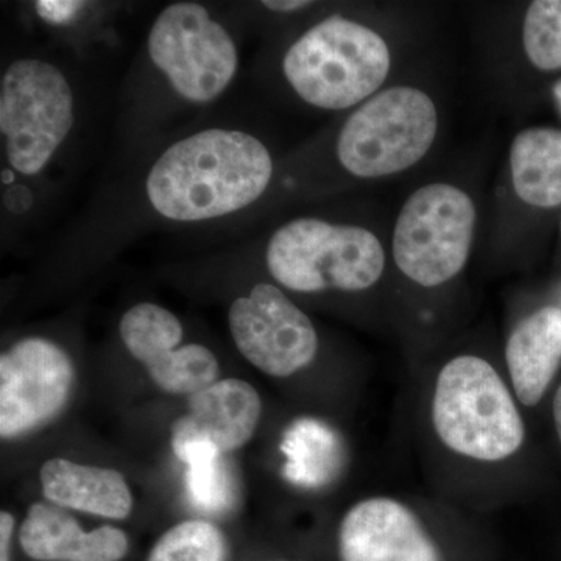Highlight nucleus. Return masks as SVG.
Returning <instances> with one entry per match:
<instances>
[{
    "instance_id": "1a4fd4ad",
    "label": "nucleus",
    "mask_w": 561,
    "mask_h": 561,
    "mask_svg": "<svg viewBox=\"0 0 561 561\" xmlns=\"http://www.w3.org/2000/svg\"><path fill=\"white\" fill-rule=\"evenodd\" d=\"M232 341L251 365L275 378L308 367L319 351L311 319L273 284H256L228 311Z\"/></svg>"
},
{
    "instance_id": "0eeeda50",
    "label": "nucleus",
    "mask_w": 561,
    "mask_h": 561,
    "mask_svg": "<svg viewBox=\"0 0 561 561\" xmlns=\"http://www.w3.org/2000/svg\"><path fill=\"white\" fill-rule=\"evenodd\" d=\"M147 51L172 90L201 105L219 99L239 69V50L230 32L197 2L165 7L151 25Z\"/></svg>"
},
{
    "instance_id": "9b49d317",
    "label": "nucleus",
    "mask_w": 561,
    "mask_h": 561,
    "mask_svg": "<svg viewBox=\"0 0 561 561\" xmlns=\"http://www.w3.org/2000/svg\"><path fill=\"white\" fill-rule=\"evenodd\" d=\"M122 342L128 353L146 365L153 382L172 394L197 393L219 376L213 351L198 343L181 346L183 327L179 317L153 302H139L122 317Z\"/></svg>"
},
{
    "instance_id": "f3484780",
    "label": "nucleus",
    "mask_w": 561,
    "mask_h": 561,
    "mask_svg": "<svg viewBox=\"0 0 561 561\" xmlns=\"http://www.w3.org/2000/svg\"><path fill=\"white\" fill-rule=\"evenodd\" d=\"M513 186L527 205H561V130L529 128L512 144Z\"/></svg>"
},
{
    "instance_id": "ddd939ff",
    "label": "nucleus",
    "mask_w": 561,
    "mask_h": 561,
    "mask_svg": "<svg viewBox=\"0 0 561 561\" xmlns=\"http://www.w3.org/2000/svg\"><path fill=\"white\" fill-rule=\"evenodd\" d=\"M260 394L242 379H221L190 397V411L172 424L171 445L179 453L208 443L221 454L242 448L260 424Z\"/></svg>"
},
{
    "instance_id": "4468645a",
    "label": "nucleus",
    "mask_w": 561,
    "mask_h": 561,
    "mask_svg": "<svg viewBox=\"0 0 561 561\" xmlns=\"http://www.w3.org/2000/svg\"><path fill=\"white\" fill-rule=\"evenodd\" d=\"M22 551L36 561H121L128 538L117 527L83 530L69 513L36 502L20 530Z\"/></svg>"
},
{
    "instance_id": "f257e3e1",
    "label": "nucleus",
    "mask_w": 561,
    "mask_h": 561,
    "mask_svg": "<svg viewBox=\"0 0 561 561\" xmlns=\"http://www.w3.org/2000/svg\"><path fill=\"white\" fill-rule=\"evenodd\" d=\"M273 176L271 151L250 133L208 128L172 144L151 165V208L173 221H205L257 201Z\"/></svg>"
},
{
    "instance_id": "5701e85b",
    "label": "nucleus",
    "mask_w": 561,
    "mask_h": 561,
    "mask_svg": "<svg viewBox=\"0 0 561 561\" xmlns=\"http://www.w3.org/2000/svg\"><path fill=\"white\" fill-rule=\"evenodd\" d=\"M553 421H556V430L561 443V386L553 398Z\"/></svg>"
},
{
    "instance_id": "aec40b11",
    "label": "nucleus",
    "mask_w": 561,
    "mask_h": 561,
    "mask_svg": "<svg viewBox=\"0 0 561 561\" xmlns=\"http://www.w3.org/2000/svg\"><path fill=\"white\" fill-rule=\"evenodd\" d=\"M523 41L531 65L541 70L561 69V0L531 2Z\"/></svg>"
},
{
    "instance_id": "dca6fc26",
    "label": "nucleus",
    "mask_w": 561,
    "mask_h": 561,
    "mask_svg": "<svg viewBox=\"0 0 561 561\" xmlns=\"http://www.w3.org/2000/svg\"><path fill=\"white\" fill-rule=\"evenodd\" d=\"M39 478L44 496L54 504L111 519L131 513V491L119 471L55 457L43 465Z\"/></svg>"
},
{
    "instance_id": "6e6552de",
    "label": "nucleus",
    "mask_w": 561,
    "mask_h": 561,
    "mask_svg": "<svg viewBox=\"0 0 561 561\" xmlns=\"http://www.w3.org/2000/svg\"><path fill=\"white\" fill-rule=\"evenodd\" d=\"M474 224V203L463 191L445 183L421 187L402 206L394 227L398 267L420 286L445 284L467 264Z\"/></svg>"
},
{
    "instance_id": "9d476101",
    "label": "nucleus",
    "mask_w": 561,
    "mask_h": 561,
    "mask_svg": "<svg viewBox=\"0 0 561 561\" xmlns=\"http://www.w3.org/2000/svg\"><path fill=\"white\" fill-rule=\"evenodd\" d=\"M73 365L58 343L28 337L0 356V435L14 438L54 419L69 400Z\"/></svg>"
},
{
    "instance_id": "20e7f679",
    "label": "nucleus",
    "mask_w": 561,
    "mask_h": 561,
    "mask_svg": "<svg viewBox=\"0 0 561 561\" xmlns=\"http://www.w3.org/2000/svg\"><path fill=\"white\" fill-rule=\"evenodd\" d=\"M268 272L294 291L370 289L381 278L386 254L371 231L320 219H295L268 241Z\"/></svg>"
},
{
    "instance_id": "39448f33",
    "label": "nucleus",
    "mask_w": 561,
    "mask_h": 561,
    "mask_svg": "<svg viewBox=\"0 0 561 561\" xmlns=\"http://www.w3.org/2000/svg\"><path fill=\"white\" fill-rule=\"evenodd\" d=\"M76 119L72 88L41 58L11 62L0 80V133L14 172L36 176L54 160Z\"/></svg>"
},
{
    "instance_id": "412c9836",
    "label": "nucleus",
    "mask_w": 561,
    "mask_h": 561,
    "mask_svg": "<svg viewBox=\"0 0 561 561\" xmlns=\"http://www.w3.org/2000/svg\"><path fill=\"white\" fill-rule=\"evenodd\" d=\"M13 530L14 516L3 511L0 513V561H10V542Z\"/></svg>"
},
{
    "instance_id": "2eb2a0df",
    "label": "nucleus",
    "mask_w": 561,
    "mask_h": 561,
    "mask_svg": "<svg viewBox=\"0 0 561 561\" xmlns=\"http://www.w3.org/2000/svg\"><path fill=\"white\" fill-rule=\"evenodd\" d=\"M513 390L534 408L551 386L561 362V309L542 308L523 320L505 348Z\"/></svg>"
},
{
    "instance_id": "6ab92c4d",
    "label": "nucleus",
    "mask_w": 561,
    "mask_h": 561,
    "mask_svg": "<svg viewBox=\"0 0 561 561\" xmlns=\"http://www.w3.org/2000/svg\"><path fill=\"white\" fill-rule=\"evenodd\" d=\"M221 531L206 522H184L165 531L147 561H225Z\"/></svg>"
},
{
    "instance_id": "4be33fe9",
    "label": "nucleus",
    "mask_w": 561,
    "mask_h": 561,
    "mask_svg": "<svg viewBox=\"0 0 561 561\" xmlns=\"http://www.w3.org/2000/svg\"><path fill=\"white\" fill-rule=\"evenodd\" d=\"M272 11H280V13H287V11H295L306 9V7L312 5V2H306V0H268V2L262 3Z\"/></svg>"
},
{
    "instance_id": "f8f14e48",
    "label": "nucleus",
    "mask_w": 561,
    "mask_h": 561,
    "mask_svg": "<svg viewBox=\"0 0 561 561\" xmlns=\"http://www.w3.org/2000/svg\"><path fill=\"white\" fill-rule=\"evenodd\" d=\"M341 561H443L419 516L391 497H368L343 516Z\"/></svg>"
},
{
    "instance_id": "7ed1b4c3",
    "label": "nucleus",
    "mask_w": 561,
    "mask_h": 561,
    "mask_svg": "<svg viewBox=\"0 0 561 561\" xmlns=\"http://www.w3.org/2000/svg\"><path fill=\"white\" fill-rule=\"evenodd\" d=\"M432 423L446 448L479 461L508 459L526 437L522 413L500 373L478 356H459L442 368Z\"/></svg>"
},
{
    "instance_id": "b1692460",
    "label": "nucleus",
    "mask_w": 561,
    "mask_h": 561,
    "mask_svg": "<svg viewBox=\"0 0 561 561\" xmlns=\"http://www.w3.org/2000/svg\"><path fill=\"white\" fill-rule=\"evenodd\" d=\"M553 94H556L557 102H559L560 110H561V81L556 84V88H553Z\"/></svg>"
},
{
    "instance_id": "f03ea898",
    "label": "nucleus",
    "mask_w": 561,
    "mask_h": 561,
    "mask_svg": "<svg viewBox=\"0 0 561 561\" xmlns=\"http://www.w3.org/2000/svg\"><path fill=\"white\" fill-rule=\"evenodd\" d=\"M386 41L359 22L331 16L309 28L284 55L294 91L321 110H346L370 98L389 76Z\"/></svg>"
},
{
    "instance_id": "423d86ee",
    "label": "nucleus",
    "mask_w": 561,
    "mask_h": 561,
    "mask_svg": "<svg viewBox=\"0 0 561 561\" xmlns=\"http://www.w3.org/2000/svg\"><path fill=\"white\" fill-rule=\"evenodd\" d=\"M434 102L415 88H391L365 102L343 125L337 154L360 179H378L412 168L437 135Z\"/></svg>"
},
{
    "instance_id": "a211bd4d",
    "label": "nucleus",
    "mask_w": 561,
    "mask_h": 561,
    "mask_svg": "<svg viewBox=\"0 0 561 561\" xmlns=\"http://www.w3.org/2000/svg\"><path fill=\"white\" fill-rule=\"evenodd\" d=\"M175 454L187 465V490L195 507L209 513L228 511L234 491L224 454L208 443H194Z\"/></svg>"
}]
</instances>
